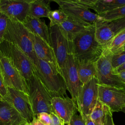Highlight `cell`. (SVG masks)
Masks as SVG:
<instances>
[{
  "mask_svg": "<svg viewBox=\"0 0 125 125\" xmlns=\"http://www.w3.org/2000/svg\"><path fill=\"white\" fill-rule=\"evenodd\" d=\"M95 24L88 26L71 42L72 53L77 61L96 62L105 49L96 40Z\"/></svg>",
  "mask_w": 125,
  "mask_h": 125,
  "instance_id": "obj_1",
  "label": "cell"
},
{
  "mask_svg": "<svg viewBox=\"0 0 125 125\" xmlns=\"http://www.w3.org/2000/svg\"><path fill=\"white\" fill-rule=\"evenodd\" d=\"M34 74L39 79L51 98L67 97L66 84L62 74L47 62L38 59L33 65Z\"/></svg>",
  "mask_w": 125,
  "mask_h": 125,
  "instance_id": "obj_2",
  "label": "cell"
},
{
  "mask_svg": "<svg viewBox=\"0 0 125 125\" xmlns=\"http://www.w3.org/2000/svg\"><path fill=\"white\" fill-rule=\"evenodd\" d=\"M3 40L17 45L29 58L34 65H37L38 58L33 50L31 32L22 22L8 18Z\"/></svg>",
  "mask_w": 125,
  "mask_h": 125,
  "instance_id": "obj_3",
  "label": "cell"
},
{
  "mask_svg": "<svg viewBox=\"0 0 125 125\" xmlns=\"http://www.w3.org/2000/svg\"><path fill=\"white\" fill-rule=\"evenodd\" d=\"M26 82L33 118L42 112L52 113V98L34 73Z\"/></svg>",
  "mask_w": 125,
  "mask_h": 125,
  "instance_id": "obj_4",
  "label": "cell"
},
{
  "mask_svg": "<svg viewBox=\"0 0 125 125\" xmlns=\"http://www.w3.org/2000/svg\"><path fill=\"white\" fill-rule=\"evenodd\" d=\"M0 54L6 57L21 74L26 81L34 74L33 64L25 54L17 45L3 40L0 43Z\"/></svg>",
  "mask_w": 125,
  "mask_h": 125,
  "instance_id": "obj_5",
  "label": "cell"
},
{
  "mask_svg": "<svg viewBox=\"0 0 125 125\" xmlns=\"http://www.w3.org/2000/svg\"><path fill=\"white\" fill-rule=\"evenodd\" d=\"M112 54L107 49L96 62L99 84L125 90V83L114 73L111 64Z\"/></svg>",
  "mask_w": 125,
  "mask_h": 125,
  "instance_id": "obj_6",
  "label": "cell"
},
{
  "mask_svg": "<svg viewBox=\"0 0 125 125\" xmlns=\"http://www.w3.org/2000/svg\"><path fill=\"white\" fill-rule=\"evenodd\" d=\"M49 28L50 45L53 50L62 73L68 55L72 53L71 42L63 34L58 25L49 26Z\"/></svg>",
  "mask_w": 125,
  "mask_h": 125,
  "instance_id": "obj_7",
  "label": "cell"
},
{
  "mask_svg": "<svg viewBox=\"0 0 125 125\" xmlns=\"http://www.w3.org/2000/svg\"><path fill=\"white\" fill-rule=\"evenodd\" d=\"M69 17L80 23L88 26L94 24L99 19L97 13L92 12L89 9L78 3L76 0H54Z\"/></svg>",
  "mask_w": 125,
  "mask_h": 125,
  "instance_id": "obj_8",
  "label": "cell"
},
{
  "mask_svg": "<svg viewBox=\"0 0 125 125\" xmlns=\"http://www.w3.org/2000/svg\"><path fill=\"white\" fill-rule=\"evenodd\" d=\"M99 82L95 77L83 85L77 103L78 110L84 119L90 115L98 100Z\"/></svg>",
  "mask_w": 125,
  "mask_h": 125,
  "instance_id": "obj_9",
  "label": "cell"
},
{
  "mask_svg": "<svg viewBox=\"0 0 125 125\" xmlns=\"http://www.w3.org/2000/svg\"><path fill=\"white\" fill-rule=\"evenodd\" d=\"M62 73L67 90H68L71 98L77 104L83 84L80 79L77 61L72 53L68 55Z\"/></svg>",
  "mask_w": 125,
  "mask_h": 125,
  "instance_id": "obj_10",
  "label": "cell"
},
{
  "mask_svg": "<svg viewBox=\"0 0 125 125\" xmlns=\"http://www.w3.org/2000/svg\"><path fill=\"white\" fill-rule=\"evenodd\" d=\"M1 73L7 87L24 93L29 96L28 87L26 80L21 72L5 57L0 54Z\"/></svg>",
  "mask_w": 125,
  "mask_h": 125,
  "instance_id": "obj_11",
  "label": "cell"
},
{
  "mask_svg": "<svg viewBox=\"0 0 125 125\" xmlns=\"http://www.w3.org/2000/svg\"><path fill=\"white\" fill-rule=\"evenodd\" d=\"M98 100L112 113L121 111L125 106V90L99 84Z\"/></svg>",
  "mask_w": 125,
  "mask_h": 125,
  "instance_id": "obj_12",
  "label": "cell"
},
{
  "mask_svg": "<svg viewBox=\"0 0 125 125\" xmlns=\"http://www.w3.org/2000/svg\"><path fill=\"white\" fill-rule=\"evenodd\" d=\"M26 120L30 123L33 119L29 96L12 88L8 87L7 93L3 98Z\"/></svg>",
  "mask_w": 125,
  "mask_h": 125,
  "instance_id": "obj_13",
  "label": "cell"
},
{
  "mask_svg": "<svg viewBox=\"0 0 125 125\" xmlns=\"http://www.w3.org/2000/svg\"><path fill=\"white\" fill-rule=\"evenodd\" d=\"M30 0H0V13L23 22L27 16Z\"/></svg>",
  "mask_w": 125,
  "mask_h": 125,
  "instance_id": "obj_14",
  "label": "cell"
},
{
  "mask_svg": "<svg viewBox=\"0 0 125 125\" xmlns=\"http://www.w3.org/2000/svg\"><path fill=\"white\" fill-rule=\"evenodd\" d=\"M51 105L53 112L67 125L72 117L78 111L76 104L68 96L52 98Z\"/></svg>",
  "mask_w": 125,
  "mask_h": 125,
  "instance_id": "obj_15",
  "label": "cell"
},
{
  "mask_svg": "<svg viewBox=\"0 0 125 125\" xmlns=\"http://www.w3.org/2000/svg\"><path fill=\"white\" fill-rule=\"evenodd\" d=\"M31 35L33 50L37 58L47 62L61 73L51 46L38 35L32 33H31Z\"/></svg>",
  "mask_w": 125,
  "mask_h": 125,
  "instance_id": "obj_16",
  "label": "cell"
},
{
  "mask_svg": "<svg viewBox=\"0 0 125 125\" xmlns=\"http://www.w3.org/2000/svg\"><path fill=\"white\" fill-rule=\"evenodd\" d=\"M87 9L94 10L98 15L125 5V0H76Z\"/></svg>",
  "mask_w": 125,
  "mask_h": 125,
  "instance_id": "obj_17",
  "label": "cell"
},
{
  "mask_svg": "<svg viewBox=\"0 0 125 125\" xmlns=\"http://www.w3.org/2000/svg\"><path fill=\"white\" fill-rule=\"evenodd\" d=\"M26 120L10 104L0 102V125H21Z\"/></svg>",
  "mask_w": 125,
  "mask_h": 125,
  "instance_id": "obj_18",
  "label": "cell"
},
{
  "mask_svg": "<svg viewBox=\"0 0 125 125\" xmlns=\"http://www.w3.org/2000/svg\"><path fill=\"white\" fill-rule=\"evenodd\" d=\"M22 23L29 32L38 35L50 45L49 28L44 21L27 16Z\"/></svg>",
  "mask_w": 125,
  "mask_h": 125,
  "instance_id": "obj_19",
  "label": "cell"
},
{
  "mask_svg": "<svg viewBox=\"0 0 125 125\" xmlns=\"http://www.w3.org/2000/svg\"><path fill=\"white\" fill-rule=\"evenodd\" d=\"M95 37L97 42L105 49L115 37L109 22L98 19L95 23Z\"/></svg>",
  "mask_w": 125,
  "mask_h": 125,
  "instance_id": "obj_20",
  "label": "cell"
},
{
  "mask_svg": "<svg viewBox=\"0 0 125 125\" xmlns=\"http://www.w3.org/2000/svg\"><path fill=\"white\" fill-rule=\"evenodd\" d=\"M59 26L70 42L87 27L69 17Z\"/></svg>",
  "mask_w": 125,
  "mask_h": 125,
  "instance_id": "obj_21",
  "label": "cell"
},
{
  "mask_svg": "<svg viewBox=\"0 0 125 125\" xmlns=\"http://www.w3.org/2000/svg\"><path fill=\"white\" fill-rule=\"evenodd\" d=\"M49 3L48 1L43 0H30L27 16L38 19L47 18L51 11Z\"/></svg>",
  "mask_w": 125,
  "mask_h": 125,
  "instance_id": "obj_22",
  "label": "cell"
},
{
  "mask_svg": "<svg viewBox=\"0 0 125 125\" xmlns=\"http://www.w3.org/2000/svg\"><path fill=\"white\" fill-rule=\"evenodd\" d=\"M76 61L79 78L83 84L86 83L93 77H97L96 62L77 60Z\"/></svg>",
  "mask_w": 125,
  "mask_h": 125,
  "instance_id": "obj_23",
  "label": "cell"
},
{
  "mask_svg": "<svg viewBox=\"0 0 125 125\" xmlns=\"http://www.w3.org/2000/svg\"><path fill=\"white\" fill-rule=\"evenodd\" d=\"M111 112L107 105L98 100L90 116L95 125H105L108 116Z\"/></svg>",
  "mask_w": 125,
  "mask_h": 125,
  "instance_id": "obj_24",
  "label": "cell"
},
{
  "mask_svg": "<svg viewBox=\"0 0 125 125\" xmlns=\"http://www.w3.org/2000/svg\"><path fill=\"white\" fill-rule=\"evenodd\" d=\"M125 44V29L115 36L105 49H108L113 55L123 51Z\"/></svg>",
  "mask_w": 125,
  "mask_h": 125,
  "instance_id": "obj_25",
  "label": "cell"
},
{
  "mask_svg": "<svg viewBox=\"0 0 125 125\" xmlns=\"http://www.w3.org/2000/svg\"><path fill=\"white\" fill-rule=\"evenodd\" d=\"M102 21L110 22L125 17V5L111 11L98 15Z\"/></svg>",
  "mask_w": 125,
  "mask_h": 125,
  "instance_id": "obj_26",
  "label": "cell"
},
{
  "mask_svg": "<svg viewBox=\"0 0 125 125\" xmlns=\"http://www.w3.org/2000/svg\"><path fill=\"white\" fill-rule=\"evenodd\" d=\"M68 16L61 9L51 10L48 15V18L50 20L49 26L60 25L65 21Z\"/></svg>",
  "mask_w": 125,
  "mask_h": 125,
  "instance_id": "obj_27",
  "label": "cell"
},
{
  "mask_svg": "<svg viewBox=\"0 0 125 125\" xmlns=\"http://www.w3.org/2000/svg\"><path fill=\"white\" fill-rule=\"evenodd\" d=\"M125 63V51H123L120 53L112 55L111 58V64L113 70H116L120 66Z\"/></svg>",
  "mask_w": 125,
  "mask_h": 125,
  "instance_id": "obj_28",
  "label": "cell"
},
{
  "mask_svg": "<svg viewBox=\"0 0 125 125\" xmlns=\"http://www.w3.org/2000/svg\"><path fill=\"white\" fill-rule=\"evenodd\" d=\"M115 36L125 29V17L109 22Z\"/></svg>",
  "mask_w": 125,
  "mask_h": 125,
  "instance_id": "obj_29",
  "label": "cell"
},
{
  "mask_svg": "<svg viewBox=\"0 0 125 125\" xmlns=\"http://www.w3.org/2000/svg\"><path fill=\"white\" fill-rule=\"evenodd\" d=\"M8 18L0 13V43L3 41V35L6 28Z\"/></svg>",
  "mask_w": 125,
  "mask_h": 125,
  "instance_id": "obj_30",
  "label": "cell"
},
{
  "mask_svg": "<svg viewBox=\"0 0 125 125\" xmlns=\"http://www.w3.org/2000/svg\"><path fill=\"white\" fill-rule=\"evenodd\" d=\"M68 125H86L85 120L80 114H75L71 118Z\"/></svg>",
  "mask_w": 125,
  "mask_h": 125,
  "instance_id": "obj_31",
  "label": "cell"
},
{
  "mask_svg": "<svg viewBox=\"0 0 125 125\" xmlns=\"http://www.w3.org/2000/svg\"><path fill=\"white\" fill-rule=\"evenodd\" d=\"M36 118L44 125H50L51 118L50 114L48 113L42 112L40 113L36 116Z\"/></svg>",
  "mask_w": 125,
  "mask_h": 125,
  "instance_id": "obj_32",
  "label": "cell"
},
{
  "mask_svg": "<svg viewBox=\"0 0 125 125\" xmlns=\"http://www.w3.org/2000/svg\"><path fill=\"white\" fill-rule=\"evenodd\" d=\"M7 91L8 87L4 82L1 71H0V94L3 98L7 94Z\"/></svg>",
  "mask_w": 125,
  "mask_h": 125,
  "instance_id": "obj_33",
  "label": "cell"
},
{
  "mask_svg": "<svg viewBox=\"0 0 125 125\" xmlns=\"http://www.w3.org/2000/svg\"><path fill=\"white\" fill-rule=\"evenodd\" d=\"M51 118V121L50 125H64V122L54 113L50 114Z\"/></svg>",
  "mask_w": 125,
  "mask_h": 125,
  "instance_id": "obj_34",
  "label": "cell"
},
{
  "mask_svg": "<svg viewBox=\"0 0 125 125\" xmlns=\"http://www.w3.org/2000/svg\"><path fill=\"white\" fill-rule=\"evenodd\" d=\"M116 74L119 78L124 83H125V71H121L118 72H116Z\"/></svg>",
  "mask_w": 125,
  "mask_h": 125,
  "instance_id": "obj_35",
  "label": "cell"
},
{
  "mask_svg": "<svg viewBox=\"0 0 125 125\" xmlns=\"http://www.w3.org/2000/svg\"><path fill=\"white\" fill-rule=\"evenodd\" d=\"M84 119L85 120V122L86 125H95V124L94 123V122L91 119L90 115L85 117L84 118Z\"/></svg>",
  "mask_w": 125,
  "mask_h": 125,
  "instance_id": "obj_36",
  "label": "cell"
},
{
  "mask_svg": "<svg viewBox=\"0 0 125 125\" xmlns=\"http://www.w3.org/2000/svg\"><path fill=\"white\" fill-rule=\"evenodd\" d=\"M29 123L30 125H44L36 117L33 118V120Z\"/></svg>",
  "mask_w": 125,
  "mask_h": 125,
  "instance_id": "obj_37",
  "label": "cell"
},
{
  "mask_svg": "<svg viewBox=\"0 0 125 125\" xmlns=\"http://www.w3.org/2000/svg\"><path fill=\"white\" fill-rule=\"evenodd\" d=\"M113 123V121L112 118V113L111 112L108 116V118H107L105 125H112Z\"/></svg>",
  "mask_w": 125,
  "mask_h": 125,
  "instance_id": "obj_38",
  "label": "cell"
},
{
  "mask_svg": "<svg viewBox=\"0 0 125 125\" xmlns=\"http://www.w3.org/2000/svg\"><path fill=\"white\" fill-rule=\"evenodd\" d=\"M121 71H125V63L120 66L119 67H118L117 69H116L115 70H113V72L114 73H116V72Z\"/></svg>",
  "mask_w": 125,
  "mask_h": 125,
  "instance_id": "obj_39",
  "label": "cell"
},
{
  "mask_svg": "<svg viewBox=\"0 0 125 125\" xmlns=\"http://www.w3.org/2000/svg\"><path fill=\"white\" fill-rule=\"evenodd\" d=\"M21 125H30V123L29 122H26L25 123H23V124H22Z\"/></svg>",
  "mask_w": 125,
  "mask_h": 125,
  "instance_id": "obj_40",
  "label": "cell"
},
{
  "mask_svg": "<svg viewBox=\"0 0 125 125\" xmlns=\"http://www.w3.org/2000/svg\"><path fill=\"white\" fill-rule=\"evenodd\" d=\"M121 111H122V112H123L124 113H125V106H124V107L122 108V109L121 110Z\"/></svg>",
  "mask_w": 125,
  "mask_h": 125,
  "instance_id": "obj_41",
  "label": "cell"
},
{
  "mask_svg": "<svg viewBox=\"0 0 125 125\" xmlns=\"http://www.w3.org/2000/svg\"><path fill=\"white\" fill-rule=\"evenodd\" d=\"M3 100V97L1 96V95L0 94V101H2Z\"/></svg>",
  "mask_w": 125,
  "mask_h": 125,
  "instance_id": "obj_42",
  "label": "cell"
},
{
  "mask_svg": "<svg viewBox=\"0 0 125 125\" xmlns=\"http://www.w3.org/2000/svg\"><path fill=\"white\" fill-rule=\"evenodd\" d=\"M123 51H125V44L124 46H123Z\"/></svg>",
  "mask_w": 125,
  "mask_h": 125,
  "instance_id": "obj_43",
  "label": "cell"
},
{
  "mask_svg": "<svg viewBox=\"0 0 125 125\" xmlns=\"http://www.w3.org/2000/svg\"><path fill=\"white\" fill-rule=\"evenodd\" d=\"M0 71H1V64H0Z\"/></svg>",
  "mask_w": 125,
  "mask_h": 125,
  "instance_id": "obj_44",
  "label": "cell"
},
{
  "mask_svg": "<svg viewBox=\"0 0 125 125\" xmlns=\"http://www.w3.org/2000/svg\"><path fill=\"white\" fill-rule=\"evenodd\" d=\"M112 125H115V124H114V122L113 123V124H112Z\"/></svg>",
  "mask_w": 125,
  "mask_h": 125,
  "instance_id": "obj_45",
  "label": "cell"
}]
</instances>
